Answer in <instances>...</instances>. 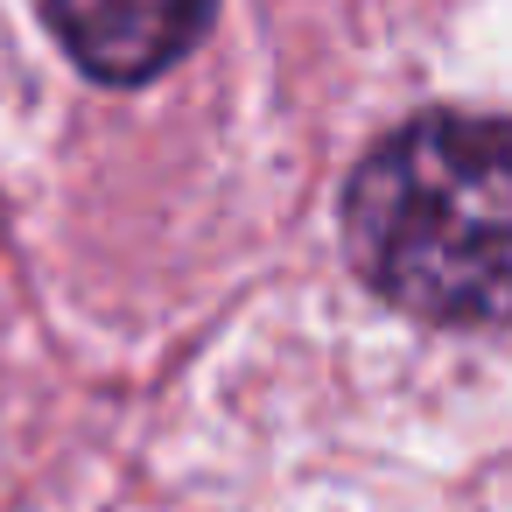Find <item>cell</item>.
<instances>
[{"label": "cell", "mask_w": 512, "mask_h": 512, "mask_svg": "<svg viewBox=\"0 0 512 512\" xmlns=\"http://www.w3.org/2000/svg\"><path fill=\"white\" fill-rule=\"evenodd\" d=\"M344 246L372 295L421 323H512V127L421 113L344 190Z\"/></svg>", "instance_id": "obj_1"}, {"label": "cell", "mask_w": 512, "mask_h": 512, "mask_svg": "<svg viewBox=\"0 0 512 512\" xmlns=\"http://www.w3.org/2000/svg\"><path fill=\"white\" fill-rule=\"evenodd\" d=\"M43 22L99 85H148L204 36L211 0H43Z\"/></svg>", "instance_id": "obj_2"}]
</instances>
